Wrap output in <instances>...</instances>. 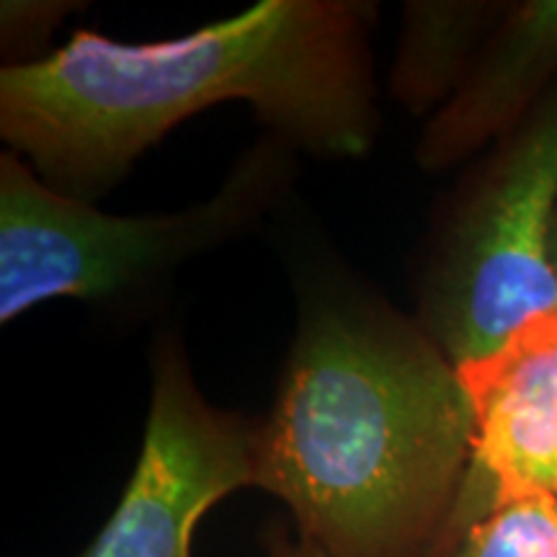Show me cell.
<instances>
[{"instance_id": "obj_1", "label": "cell", "mask_w": 557, "mask_h": 557, "mask_svg": "<svg viewBox=\"0 0 557 557\" xmlns=\"http://www.w3.org/2000/svg\"><path fill=\"white\" fill-rule=\"evenodd\" d=\"M248 101L284 143L361 158L377 135L367 11L338 0H261L178 39L124 45L78 32L0 75V135L47 186L90 201L169 129Z\"/></svg>"}, {"instance_id": "obj_2", "label": "cell", "mask_w": 557, "mask_h": 557, "mask_svg": "<svg viewBox=\"0 0 557 557\" xmlns=\"http://www.w3.org/2000/svg\"><path fill=\"white\" fill-rule=\"evenodd\" d=\"M472 444L459 369L421 323L318 292L256 429L253 485L329 557H442Z\"/></svg>"}, {"instance_id": "obj_3", "label": "cell", "mask_w": 557, "mask_h": 557, "mask_svg": "<svg viewBox=\"0 0 557 557\" xmlns=\"http://www.w3.org/2000/svg\"><path fill=\"white\" fill-rule=\"evenodd\" d=\"M284 176L276 148L240 160L212 199L178 214L120 218L54 191L13 152L0 158V320L47 299H103L169 274L253 220Z\"/></svg>"}, {"instance_id": "obj_4", "label": "cell", "mask_w": 557, "mask_h": 557, "mask_svg": "<svg viewBox=\"0 0 557 557\" xmlns=\"http://www.w3.org/2000/svg\"><path fill=\"white\" fill-rule=\"evenodd\" d=\"M557 90L508 135L451 222L426 278L421 325L457 369L557 312Z\"/></svg>"}, {"instance_id": "obj_5", "label": "cell", "mask_w": 557, "mask_h": 557, "mask_svg": "<svg viewBox=\"0 0 557 557\" xmlns=\"http://www.w3.org/2000/svg\"><path fill=\"white\" fill-rule=\"evenodd\" d=\"M145 442L122 500L78 557H191L201 517L253 485L256 429L209 406L178 344L156 357Z\"/></svg>"}, {"instance_id": "obj_6", "label": "cell", "mask_w": 557, "mask_h": 557, "mask_svg": "<svg viewBox=\"0 0 557 557\" xmlns=\"http://www.w3.org/2000/svg\"><path fill=\"white\" fill-rule=\"evenodd\" d=\"M459 377L475 413V444L447 545L496 504L557 496V312L527 323Z\"/></svg>"}, {"instance_id": "obj_7", "label": "cell", "mask_w": 557, "mask_h": 557, "mask_svg": "<svg viewBox=\"0 0 557 557\" xmlns=\"http://www.w3.org/2000/svg\"><path fill=\"white\" fill-rule=\"evenodd\" d=\"M555 73L557 0H529L504 13L462 86L423 132L421 165L447 169L491 139L513 135Z\"/></svg>"}, {"instance_id": "obj_8", "label": "cell", "mask_w": 557, "mask_h": 557, "mask_svg": "<svg viewBox=\"0 0 557 557\" xmlns=\"http://www.w3.org/2000/svg\"><path fill=\"white\" fill-rule=\"evenodd\" d=\"M498 16L491 3H410L406 41L395 67V94L408 107L447 103L475 62Z\"/></svg>"}, {"instance_id": "obj_9", "label": "cell", "mask_w": 557, "mask_h": 557, "mask_svg": "<svg viewBox=\"0 0 557 557\" xmlns=\"http://www.w3.org/2000/svg\"><path fill=\"white\" fill-rule=\"evenodd\" d=\"M442 557H557V496H521L487 508Z\"/></svg>"}, {"instance_id": "obj_10", "label": "cell", "mask_w": 557, "mask_h": 557, "mask_svg": "<svg viewBox=\"0 0 557 557\" xmlns=\"http://www.w3.org/2000/svg\"><path fill=\"white\" fill-rule=\"evenodd\" d=\"M267 557H329L323 549L312 545V542L302 540L299 534L292 537L284 529H271L267 542Z\"/></svg>"}, {"instance_id": "obj_11", "label": "cell", "mask_w": 557, "mask_h": 557, "mask_svg": "<svg viewBox=\"0 0 557 557\" xmlns=\"http://www.w3.org/2000/svg\"><path fill=\"white\" fill-rule=\"evenodd\" d=\"M553 267H555V276H557V209H555V220H553Z\"/></svg>"}]
</instances>
